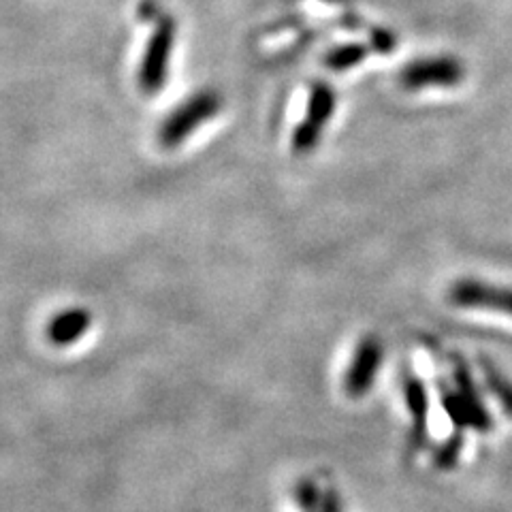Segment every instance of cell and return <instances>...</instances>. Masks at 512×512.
Masks as SVG:
<instances>
[{
  "label": "cell",
  "mask_w": 512,
  "mask_h": 512,
  "mask_svg": "<svg viewBox=\"0 0 512 512\" xmlns=\"http://www.w3.org/2000/svg\"><path fill=\"white\" fill-rule=\"evenodd\" d=\"M453 380V389L442 387V399L455 425L459 429L472 427L478 431H489L491 419L485 410V404L480 402L470 370L459 357H453Z\"/></svg>",
  "instance_id": "1"
},
{
  "label": "cell",
  "mask_w": 512,
  "mask_h": 512,
  "mask_svg": "<svg viewBox=\"0 0 512 512\" xmlns=\"http://www.w3.org/2000/svg\"><path fill=\"white\" fill-rule=\"evenodd\" d=\"M397 79L408 92H421L427 88H455L466 79V64L451 54L416 58L404 64Z\"/></svg>",
  "instance_id": "2"
},
{
  "label": "cell",
  "mask_w": 512,
  "mask_h": 512,
  "mask_svg": "<svg viewBox=\"0 0 512 512\" xmlns=\"http://www.w3.org/2000/svg\"><path fill=\"white\" fill-rule=\"evenodd\" d=\"M335 107H338V96H335V90L327 82H314L310 88L308 96V107H306V116L299 122L293 133V152L303 156L310 154L320 139H323V131L329 126Z\"/></svg>",
  "instance_id": "3"
},
{
  "label": "cell",
  "mask_w": 512,
  "mask_h": 512,
  "mask_svg": "<svg viewBox=\"0 0 512 512\" xmlns=\"http://www.w3.org/2000/svg\"><path fill=\"white\" fill-rule=\"evenodd\" d=\"M222 107L220 96L214 90H205L180 105L173 114L167 118V122L160 128V141L165 148H175L184 143L199 126L210 122Z\"/></svg>",
  "instance_id": "4"
},
{
  "label": "cell",
  "mask_w": 512,
  "mask_h": 512,
  "mask_svg": "<svg viewBox=\"0 0 512 512\" xmlns=\"http://www.w3.org/2000/svg\"><path fill=\"white\" fill-rule=\"evenodd\" d=\"M448 301L463 310H487L512 318V288L483 282L476 278H459L448 288Z\"/></svg>",
  "instance_id": "5"
},
{
  "label": "cell",
  "mask_w": 512,
  "mask_h": 512,
  "mask_svg": "<svg viewBox=\"0 0 512 512\" xmlns=\"http://www.w3.org/2000/svg\"><path fill=\"white\" fill-rule=\"evenodd\" d=\"M384 361V344L376 335H365L352 352L350 365L344 376V391L350 399H361L374 387L376 376Z\"/></svg>",
  "instance_id": "6"
},
{
  "label": "cell",
  "mask_w": 512,
  "mask_h": 512,
  "mask_svg": "<svg viewBox=\"0 0 512 512\" xmlns=\"http://www.w3.org/2000/svg\"><path fill=\"white\" fill-rule=\"evenodd\" d=\"M173 39H175L173 22L163 20L154 30V35L148 43V50H146V56H143L141 71H139V84L150 94L158 92L165 84L169 58L173 50Z\"/></svg>",
  "instance_id": "7"
},
{
  "label": "cell",
  "mask_w": 512,
  "mask_h": 512,
  "mask_svg": "<svg viewBox=\"0 0 512 512\" xmlns=\"http://www.w3.org/2000/svg\"><path fill=\"white\" fill-rule=\"evenodd\" d=\"M92 316L88 310L73 308L54 316L47 325V340L54 346H71L88 333Z\"/></svg>",
  "instance_id": "8"
},
{
  "label": "cell",
  "mask_w": 512,
  "mask_h": 512,
  "mask_svg": "<svg viewBox=\"0 0 512 512\" xmlns=\"http://www.w3.org/2000/svg\"><path fill=\"white\" fill-rule=\"evenodd\" d=\"M404 399H406V406H408L410 419H412L414 436H416V440H421L425 436V423L429 416V397H427L425 384L414 374L404 376Z\"/></svg>",
  "instance_id": "9"
},
{
  "label": "cell",
  "mask_w": 512,
  "mask_h": 512,
  "mask_svg": "<svg viewBox=\"0 0 512 512\" xmlns=\"http://www.w3.org/2000/svg\"><path fill=\"white\" fill-rule=\"evenodd\" d=\"M372 54V45L365 43H344V45H335L325 54L323 62L325 67L333 73H344L350 71L357 64L365 62V58Z\"/></svg>",
  "instance_id": "10"
},
{
  "label": "cell",
  "mask_w": 512,
  "mask_h": 512,
  "mask_svg": "<svg viewBox=\"0 0 512 512\" xmlns=\"http://www.w3.org/2000/svg\"><path fill=\"white\" fill-rule=\"evenodd\" d=\"M480 370L485 374V382L489 391L498 397L504 412L512 416V382L500 372L498 365H493L487 357H480Z\"/></svg>",
  "instance_id": "11"
},
{
  "label": "cell",
  "mask_w": 512,
  "mask_h": 512,
  "mask_svg": "<svg viewBox=\"0 0 512 512\" xmlns=\"http://www.w3.org/2000/svg\"><path fill=\"white\" fill-rule=\"evenodd\" d=\"M461 448H463L461 438L455 436L451 442L444 444L442 451L436 455V466L442 468V470L453 468L455 463H457V459H459V455H461Z\"/></svg>",
  "instance_id": "12"
},
{
  "label": "cell",
  "mask_w": 512,
  "mask_h": 512,
  "mask_svg": "<svg viewBox=\"0 0 512 512\" xmlns=\"http://www.w3.org/2000/svg\"><path fill=\"white\" fill-rule=\"evenodd\" d=\"M397 39L391 30L387 28H374L372 30V50L378 54H391L395 50Z\"/></svg>",
  "instance_id": "13"
},
{
  "label": "cell",
  "mask_w": 512,
  "mask_h": 512,
  "mask_svg": "<svg viewBox=\"0 0 512 512\" xmlns=\"http://www.w3.org/2000/svg\"><path fill=\"white\" fill-rule=\"evenodd\" d=\"M297 498L303 508H316L318 504V489L312 483H301L297 489Z\"/></svg>",
  "instance_id": "14"
}]
</instances>
